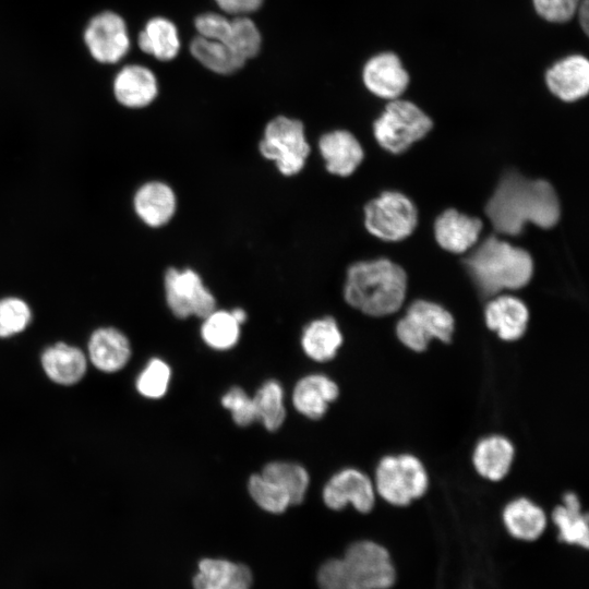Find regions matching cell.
<instances>
[{
	"label": "cell",
	"mask_w": 589,
	"mask_h": 589,
	"mask_svg": "<svg viewBox=\"0 0 589 589\" xmlns=\"http://www.w3.org/2000/svg\"><path fill=\"white\" fill-rule=\"evenodd\" d=\"M227 45L247 62L255 59L263 47V35L250 15L231 16V32Z\"/></svg>",
	"instance_id": "33"
},
{
	"label": "cell",
	"mask_w": 589,
	"mask_h": 589,
	"mask_svg": "<svg viewBox=\"0 0 589 589\" xmlns=\"http://www.w3.org/2000/svg\"><path fill=\"white\" fill-rule=\"evenodd\" d=\"M560 202L545 180L527 179L513 170L503 175L485 205V214L498 233L517 236L526 223L553 227L560 219Z\"/></svg>",
	"instance_id": "1"
},
{
	"label": "cell",
	"mask_w": 589,
	"mask_h": 589,
	"mask_svg": "<svg viewBox=\"0 0 589 589\" xmlns=\"http://www.w3.org/2000/svg\"><path fill=\"white\" fill-rule=\"evenodd\" d=\"M407 290V275L387 259L351 264L346 273V302L371 316L392 314L401 306Z\"/></svg>",
	"instance_id": "2"
},
{
	"label": "cell",
	"mask_w": 589,
	"mask_h": 589,
	"mask_svg": "<svg viewBox=\"0 0 589 589\" xmlns=\"http://www.w3.org/2000/svg\"><path fill=\"white\" fill-rule=\"evenodd\" d=\"M395 578L388 552L372 541L352 543L342 558L327 561L317 575L321 589H388Z\"/></svg>",
	"instance_id": "4"
},
{
	"label": "cell",
	"mask_w": 589,
	"mask_h": 589,
	"mask_svg": "<svg viewBox=\"0 0 589 589\" xmlns=\"http://www.w3.org/2000/svg\"><path fill=\"white\" fill-rule=\"evenodd\" d=\"M178 200L175 190L166 182L151 180L143 183L133 196V209L139 219L151 228H160L176 215Z\"/></svg>",
	"instance_id": "15"
},
{
	"label": "cell",
	"mask_w": 589,
	"mask_h": 589,
	"mask_svg": "<svg viewBox=\"0 0 589 589\" xmlns=\"http://www.w3.org/2000/svg\"><path fill=\"white\" fill-rule=\"evenodd\" d=\"M219 12L228 16L251 15L264 5L265 0H213Z\"/></svg>",
	"instance_id": "40"
},
{
	"label": "cell",
	"mask_w": 589,
	"mask_h": 589,
	"mask_svg": "<svg viewBox=\"0 0 589 589\" xmlns=\"http://www.w3.org/2000/svg\"><path fill=\"white\" fill-rule=\"evenodd\" d=\"M191 57L208 72L219 76H230L247 65L228 45L195 35L189 43Z\"/></svg>",
	"instance_id": "24"
},
{
	"label": "cell",
	"mask_w": 589,
	"mask_h": 589,
	"mask_svg": "<svg viewBox=\"0 0 589 589\" xmlns=\"http://www.w3.org/2000/svg\"><path fill=\"white\" fill-rule=\"evenodd\" d=\"M196 35L227 45L231 32V16L221 12L205 11L193 19Z\"/></svg>",
	"instance_id": "37"
},
{
	"label": "cell",
	"mask_w": 589,
	"mask_h": 589,
	"mask_svg": "<svg viewBox=\"0 0 589 589\" xmlns=\"http://www.w3.org/2000/svg\"><path fill=\"white\" fill-rule=\"evenodd\" d=\"M221 405L229 410L239 426H248L256 421L253 398L241 387L233 386L228 389L221 397Z\"/></svg>",
	"instance_id": "38"
},
{
	"label": "cell",
	"mask_w": 589,
	"mask_h": 589,
	"mask_svg": "<svg viewBox=\"0 0 589 589\" xmlns=\"http://www.w3.org/2000/svg\"><path fill=\"white\" fill-rule=\"evenodd\" d=\"M248 490L257 506L268 513L280 514L292 506L288 494L261 472L250 477Z\"/></svg>",
	"instance_id": "34"
},
{
	"label": "cell",
	"mask_w": 589,
	"mask_h": 589,
	"mask_svg": "<svg viewBox=\"0 0 589 589\" xmlns=\"http://www.w3.org/2000/svg\"><path fill=\"white\" fill-rule=\"evenodd\" d=\"M171 369L164 360L154 358L149 360L136 380V388L146 398L158 399L169 387Z\"/></svg>",
	"instance_id": "35"
},
{
	"label": "cell",
	"mask_w": 589,
	"mask_h": 589,
	"mask_svg": "<svg viewBox=\"0 0 589 589\" xmlns=\"http://www.w3.org/2000/svg\"><path fill=\"white\" fill-rule=\"evenodd\" d=\"M342 344V334L332 316L309 322L301 335V347L308 358L316 362L332 360Z\"/></svg>",
	"instance_id": "25"
},
{
	"label": "cell",
	"mask_w": 589,
	"mask_h": 589,
	"mask_svg": "<svg viewBox=\"0 0 589 589\" xmlns=\"http://www.w3.org/2000/svg\"><path fill=\"white\" fill-rule=\"evenodd\" d=\"M230 312L240 325H242L247 321L248 315L242 308H233L232 310H230Z\"/></svg>",
	"instance_id": "42"
},
{
	"label": "cell",
	"mask_w": 589,
	"mask_h": 589,
	"mask_svg": "<svg viewBox=\"0 0 589 589\" xmlns=\"http://www.w3.org/2000/svg\"><path fill=\"white\" fill-rule=\"evenodd\" d=\"M202 320L200 333L206 346L214 350H228L238 344L241 325L230 311L216 308Z\"/></svg>",
	"instance_id": "30"
},
{
	"label": "cell",
	"mask_w": 589,
	"mask_h": 589,
	"mask_svg": "<svg viewBox=\"0 0 589 589\" xmlns=\"http://www.w3.org/2000/svg\"><path fill=\"white\" fill-rule=\"evenodd\" d=\"M32 320L28 304L16 297L0 300V337H10L24 330Z\"/></svg>",
	"instance_id": "36"
},
{
	"label": "cell",
	"mask_w": 589,
	"mask_h": 589,
	"mask_svg": "<svg viewBox=\"0 0 589 589\" xmlns=\"http://www.w3.org/2000/svg\"><path fill=\"white\" fill-rule=\"evenodd\" d=\"M252 575L242 564L226 560L205 558L193 579L195 589H250Z\"/></svg>",
	"instance_id": "23"
},
{
	"label": "cell",
	"mask_w": 589,
	"mask_h": 589,
	"mask_svg": "<svg viewBox=\"0 0 589 589\" xmlns=\"http://www.w3.org/2000/svg\"><path fill=\"white\" fill-rule=\"evenodd\" d=\"M325 505L339 510L351 504L358 512H370L375 502L374 485L363 472L347 468L335 473L322 492Z\"/></svg>",
	"instance_id": "12"
},
{
	"label": "cell",
	"mask_w": 589,
	"mask_h": 589,
	"mask_svg": "<svg viewBox=\"0 0 589 589\" xmlns=\"http://www.w3.org/2000/svg\"><path fill=\"white\" fill-rule=\"evenodd\" d=\"M339 388L336 382L324 374H309L294 385L292 404L294 409L308 419L318 420L337 399Z\"/></svg>",
	"instance_id": "18"
},
{
	"label": "cell",
	"mask_w": 589,
	"mask_h": 589,
	"mask_svg": "<svg viewBox=\"0 0 589 589\" xmlns=\"http://www.w3.org/2000/svg\"><path fill=\"white\" fill-rule=\"evenodd\" d=\"M503 519L512 536L526 541L536 540L546 524L543 510L527 498L509 503L504 509Z\"/></svg>",
	"instance_id": "28"
},
{
	"label": "cell",
	"mask_w": 589,
	"mask_h": 589,
	"mask_svg": "<svg viewBox=\"0 0 589 589\" xmlns=\"http://www.w3.org/2000/svg\"><path fill=\"white\" fill-rule=\"evenodd\" d=\"M513 457L514 447L507 438L490 436L478 443L473 464L482 477L496 481L508 472Z\"/></svg>",
	"instance_id": "27"
},
{
	"label": "cell",
	"mask_w": 589,
	"mask_h": 589,
	"mask_svg": "<svg viewBox=\"0 0 589 589\" xmlns=\"http://www.w3.org/2000/svg\"><path fill=\"white\" fill-rule=\"evenodd\" d=\"M482 223L454 208L443 212L434 223L437 243L452 253H464L477 242Z\"/></svg>",
	"instance_id": "19"
},
{
	"label": "cell",
	"mask_w": 589,
	"mask_h": 589,
	"mask_svg": "<svg viewBox=\"0 0 589 589\" xmlns=\"http://www.w3.org/2000/svg\"><path fill=\"white\" fill-rule=\"evenodd\" d=\"M409 74L394 52H380L366 60L362 68V82L373 95L394 100L407 89Z\"/></svg>",
	"instance_id": "13"
},
{
	"label": "cell",
	"mask_w": 589,
	"mask_h": 589,
	"mask_svg": "<svg viewBox=\"0 0 589 589\" xmlns=\"http://www.w3.org/2000/svg\"><path fill=\"white\" fill-rule=\"evenodd\" d=\"M366 230L385 241H399L412 233L418 214L413 203L402 193L383 192L364 206Z\"/></svg>",
	"instance_id": "8"
},
{
	"label": "cell",
	"mask_w": 589,
	"mask_h": 589,
	"mask_svg": "<svg viewBox=\"0 0 589 589\" xmlns=\"http://www.w3.org/2000/svg\"><path fill=\"white\" fill-rule=\"evenodd\" d=\"M575 15H578L579 25L582 28L584 33L587 34L589 26L588 0H581Z\"/></svg>",
	"instance_id": "41"
},
{
	"label": "cell",
	"mask_w": 589,
	"mask_h": 589,
	"mask_svg": "<svg viewBox=\"0 0 589 589\" xmlns=\"http://www.w3.org/2000/svg\"><path fill=\"white\" fill-rule=\"evenodd\" d=\"M529 314L525 303L512 296H500L485 308V323L504 340H516L527 328Z\"/></svg>",
	"instance_id": "21"
},
{
	"label": "cell",
	"mask_w": 589,
	"mask_h": 589,
	"mask_svg": "<svg viewBox=\"0 0 589 589\" xmlns=\"http://www.w3.org/2000/svg\"><path fill=\"white\" fill-rule=\"evenodd\" d=\"M252 398L256 421L268 431L278 430L286 419L285 395L280 383L276 380L266 381Z\"/></svg>",
	"instance_id": "32"
},
{
	"label": "cell",
	"mask_w": 589,
	"mask_h": 589,
	"mask_svg": "<svg viewBox=\"0 0 589 589\" xmlns=\"http://www.w3.org/2000/svg\"><path fill=\"white\" fill-rule=\"evenodd\" d=\"M550 92L561 100L572 103L589 92V61L582 55H569L553 63L545 73Z\"/></svg>",
	"instance_id": "17"
},
{
	"label": "cell",
	"mask_w": 589,
	"mask_h": 589,
	"mask_svg": "<svg viewBox=\"0 0 589 589\" xmlns=\"http://www.w3.org/2000/svg\"><path fill=\"white\" fill-rule=\"evenodd\" d=\"M164 290L167 306L180 320L203 318L217 308L214 293L191 267H168L164 274Z\"/></svg>",
	"instance_id": "9"
},
{
	"label": "cell",
	"mask_w": 589,
	"mask_h": 589,
	"mask_svg": "<svg viewBox=\"0 0 589 589\" xmlns=\"http://www.w3.org/2000/svg\"><path fill=\"white\" fill-rule=\"evenodd\" d=\"M259 152L263 158L274 163L280 175L292 177L300 173L311 153L304 123L286 115L273 117L264 127Z\"/></svg>",
	"instance_id": "5"
},
{
	"label": "cell",
	"mask_w": 589,
	"mask_h": 589,
	"mask_svg": "<svg viewBox=\"0 0 589 589\" xmlns=\"http://www.w3.org/2000/svg\"><path fill=\"white\" fill-rule=\"evenodd\" d=\"M453 332L452 314L443 306L425 300L412 302L396 326L399 340L414 351H423L432 338L449 341Z\"/></svg>",
	"instance_id": "10"
},
{
	"label": "cell",
	"mask_w": 589,
	"mask_h": 589,
	"mask_svg": "<svg viewBox=\"0 0 589 589\" xmlns=\"http://www.w3.org/2000/svg\"><path fill=\"white\" fill-rule=\"evenodd\" d=\"M88 353L97 369L104 372H116L129 361L131 347L128 338L120 330L103 327L92 334Z\"/></svg>",
	"instance_id": "22"
},
{
	"label": "cell",
	"mask_w": 589,
	"mask_h": 589,
	"mask_svg": "<svg viewBox=\"0 0 589 589\" xmlns=\"http://www.w3.org/2000/svg\"><path fill=\"white\" fill-rule=\"evenodd\" d=\"M137 46L158 61L175 60L182 47L178 25L167 16L151 17L137 35Z\"/></svg>",
	"instance_id": "20"
},
{
	"label": "cell",
	"mask_w": 589,
	"mask_h": 589,
	"mask_svg": "<svg viewBox=\"0 0 589 589\" xmlns=\"http://www.w3.org/2000/svg\"><path fill=\"white\" fill-rule=\"evenodd\" d=\"M317 149L325 169L338 177L352 175L363 160V148L349 131L337 129L323 133L317 140Z\"/></svg>",
	"instance_id": "14"
},
{
	"label": "cell",
	"mask_w": 589,
	"mask_h": 589,
	"mask_svg": "<svg viewBox=\"0 0 589 589\" xmlns=\"http://www.w3.org/2000/svg\"><path fill=\"white\" fill-rule=\"evenodd\" d=\"M116 100L125 108L142 109L152 105L159 94L156 74L143 64L124 65L115 76Z\"/></svg>",
	"instance_id": "16"
},
{
	"label": "cell",
	"mask_w": 589,
	"mask_h": 589,
	"mask_svg": "<svg viewBox=\"0 0 589 589\" xmlns=\"http://www.w3.org/2000/svg\"><path fill=\"white\" fill-rule=\"evenodd\" d=\"M581 0H532L537 14L550 23L561 24L573 19Z\"/></svg>",
	"instance_id": "39"
},
{
	"label": "cell",
	"mask_w": 589,
	"mask_h": 589,
	"mask_svg": "<svg viewBox=\"0 0 589 589\" xmlns=\"http://www.w3.org/2000/svg\"><path fill=\"white\" fill-rule=\"evenodd\" d=\"M464 264L484 297L526 286L533 272L532 259L526 250L496 237L486 238L464 260Z\"/></svg>",
	"instance_id": "3"
},
{
	"label": "cell",
	"mask_w": 589,
	"mask_h": 589,
	"mask_svg": "<svg viewBox=\"0 0 589 589\" xmlns=\"http://www.w3.org/2000/svg\"><path fill=\"white\" fill-rule=\"evenodd\" d=\"M433 127L430 117L411 101L390 100L373 123L377 143L386 151L399 154L424 137Z\"/></svg>",
	"instance_id": "6"
},
{
	"label": "cell",
	"mask_w": 589,
	"mask_h": 589,
	"mask_svg": "<svg viewBox=\"0 0 589 589\" xmlns=\"http://www.w3.org/2000/svg\"><path fill=\"white\" fill-rule=\"evenodd\" d=\"M553 520L558 527L560 539L585 549L589 545L588 517L580 512V503L573 493L564 495V505L553 512Z\"/></svg>",
	"instance_id": "29"
},
{
	"label": "cell",
	"mask_w": 589,
	"mask_h": 589,
	"mask_svg": "<svg viewBox=\"0 0 589 589\" xmlns=\"http://www.w3.org/2000/svg\"><path fill=\"white\" fill-rule=\"evenodd\" d=\"M428 476L424 467L411 455L384 457L375 472L378 494L393 505L404 506L424 494Z\"/></svg>",
	"instance_id": "7"
},
{
	"label": "cell",
	"mask_w": 589,
	"mask_h": 589,
	"mask_svg": "<svg viewBox=\"0 0 589 589\" xmlns=\"http://www.w3.org/2000/svg\"><path fill=\"white\" fill-rule=\"evenodd\" d=\"M41 364L46 374L62 385L75 384L86 371L83 352L63 342L48 347L41 356Z\"/></svg>",
	"instance_id": "26"
},
{
	"label": "cell",
	"mask_w": 589,
	"mask_h": 589,
	"mask_svg": "<svg viewBox=\"0 0 589 589\" xmlns=\"http://www.w3.org/2000/svg\"><path fill=\"white\" fill-rule=\"evenodd\" d=\"M84 43L91 56L100 63H117L130 50L131 40L121 15L104 11L93 16L84 31Z\"/></svg>",
	"instance_id": "11"
},
{
	"label": "cell",
	"mask_w": 589,
	"mask_h": 589,
	"mask_svg": "<svg viewBox=\"0 0 589 589\" xmlns=\"http://www.w3.org/2000/svg\"><path fill=\"white\" fill-rule=\"evenodd\" d=\"M261 473L288 494L291 505L303 502L310 485V476L304 467L290 461H271Z\"/></svg>",
	"instance_id": "31"
}]
</instances>
